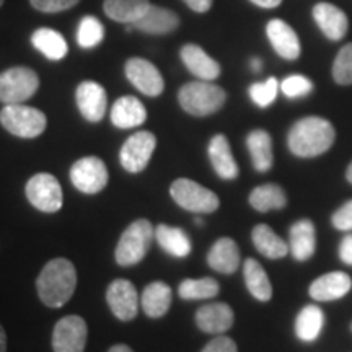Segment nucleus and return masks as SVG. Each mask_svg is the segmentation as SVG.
Here are the masks:
<instances>
[{
    "mask_svg": "<svg viewBox=\"0 0 352 352\" xmlns=\"http://www.w3.org/2000/svg\"><path fill=\"white\" fill-rule=\"evenodd\" d=\"M107 302L113 315L121 321H131L138 316L139 296L134 284L126 279H116L108 285Z\"/></svg>",
    "mask_w": 352,
    "mask_h": 352,
    "instance_id": "ddd939ff",
    "label": "nucleus"
},
{
    "mask_svg": "<svg viewBox=\"0 0 352 352\" xmlns=\"http://www.w3.org/2000/svg\"><path fill=\"white\" fill-rule=\"evenodd\" d=\"M252 239L258 252L270 259H280L290 252L289 245L266 223H259L253 228Z\"/></svg>",
    "mask_w": 352,
    "mask_h": 352,
    "instance_id": "c85d7f7f",
    "label": "nucleus"
},
{
    "mask_svg": "<svg viewBox=\"0 0 352 352\" xmlns=\"http://www.w3.org/2000/svg\"><path fill=\"white\" fill-rule=\"evenodd\" d=\"M26 199L41 212L54 214L64 204V192L56 176L51 173H38L28 179L25 186Z\"/></svg>",
    "mask_w": 352,
    "mask_h": 352,
    "instance_id": "6e6552de",
    "label": "nucleus"
},
{
    "mask_svg": "<svg viewBox=\"0 0 352 352\" xmlns=\"http://www.w3.org/2000/svg\"><path fill=\"white\" fill-rule=\"evenodd\" d=\"M179 25L178 15L168 8L151 6L140 19L132 23L135 30L147 34H168L175 32Z\"/></svg>",
    "mask_w": 352,
    "mask_h": 352,
    "instance_id": "5701e85b",
    "label": "nucleus"
},
{
    "mask_svg": "<svg viewBox=\"0 0 352 352\" xmlns=\"http://www.w3.org/2000/svg\"><path fill=\"white\" fill-rule=\"evenodd\" d=\"M32 43L50 60H60L67 56L69 46L64 36L51 28H39L33 33Z\"/></svg>",
    "mask_w": 352,
    "mask_h": 352,
    "instance_id": "2f4dec72",
    "label": "nucleus"
},
{
    "mask_svg": "<svg viewBox=\"0 0 352 352\" xmlns=\"http://www.w3.org/2000/svg\"><path fill=\"white\" fill-rule=\"evenodd\" d=\"M77 107L82 116L90 122H98L103 120L108 107L107 90L94 80H85L77 87L76 91Z\"/></svg>",
    "mask_w": 352,
    "mask_h": 352,
    "instance_id": "4468645a",
    "label": "nucleus"
},
{
    "mask_svg": "<svg viewBox=\"0 0 352 352\" xmlns=\"http://www.w3.org/2000/svg\"><path fill=\"white\" fill-rule=\"evenodd\" d=\"M186 6L197 13L208 12L212 7V0H183Z\"/></svg>",
    "mask_w": 352,
    "mask_h": 352,
    "instance_id": "37998d69",
    "label": "nucleus"
},
{
    "mask_svg": "<svg viewBox=\"0 0 352 352\" xmlns=\"http://www.w3.org/2000/svg\"><path fill=\"white\" fill-rule=\"evenodd\" d=\"M250 204L258 212L279 210L287 206V196L279 184L266 183L253 189L252 195H250Z\"/></svg>",
    "mask_w": 352,
    "mask_h": 352,
    "instance_id": "7c9ffc66",
    "label": "nucleus"
},
{
    "mask_svg": "<svg viewBox=\"0 0 352 352\" xmlns=\"http://www.w3.org/2000/svg\"><path fill=\"white\" fill-rule=\"evenodd\" d=\"M324 324V314L320 307L307 305L300 310L296 320V334L303 342H314L320 336Z\"/></svg>",
    "mask_w": 352,
    "mask_h": 352,
    "instance_id": "473e14b6",
    "label": "nucleus"
},
{
    "mask_svg": "<svg viewBox=\"0 0 352 352\" xmlns=\"http://www.w3.org/2000/svg\"><path fill=\"white\" fill-rule=\"evenodd\" d=\"M155 239V228L147 219H139L132 222L122 232L120 241L116 245L114 258L120 266H134L145 258Z\"/></svg>",
    "mask_w": 352,
    "mask_h": 352,
    "instance_id": "20e7f679",
    "label": "nucleus"
},
{
    "mask_svg": "<svg viewBox=\"0 0 352 352\" xmlns=\"http://www.w3.org/2000/svg\"><path fill=\"white\" fill-rule=\"evenodd\" d=\"M0 352H7V334L2 324H0Z\"/></svg>",
    "mask_w": 352,
    "mask_h": 352,
    "instance_id": "a18cd8bd",
    "label": "nucleus"
},
{
    "mask_svg": "<svg viewBox=\"0 0 352 352\" xmlns=\"http://www.w3.org/2000/svg\"><path fill=\"white\" fill-rule=\"evenodd\" d=\"M147 120V109L135 96H122L114 101L111 108V122L118 129H132L142 126Z\"/></svg>",
    "mask_w": 352,
    "mask_h": 352,
    "instance_id": "412c9836",
    "label": "nucleus"
},
{
    "mask_svg": "<svg viewBox=\"0 0 352 352\" xmlns=\"http://www.w3.org/2000/svg\"><path fill=\"white\" fill-rule=\"evenodd\" d=\"M246 147L252 155L253 168L259 173H266L272 168L274 155H272L271 135L264 129H254L246 138Z\"/></svg>",
    "mask_w": 352,
    "mask_h": 352,
    "instance_id": "a878e982",
    "label": "nucleus"
},
{
    "mask_svg": "<svg viewBox=\"0 0 352 352\" xmlns=\"http://www.w3.org/2000/svg\"><path fill=\"white\" fill-rule=\"evenodd\" d=\"M77 287L76 266L65 258L46 263L36 280L38 296L44 305L60 308L70 300Z\"/></svg>",
    "mask_w": 352,
    "mask_h": 352,
    "instance_id": "f03ea898",
    "label": "nucleus"
},
{
    "mask_svg": "<svg viewBox=\"0 0 352 352\" xmlns=\"http://www.w3.org/2000/svg\"><path fill=\"white\" fill-rule=\"evenodd\" d=\"M171 300H173V292L170 285L157 280L144 289L140 305L148 318H162L170 310Z\"/></svg>",
    "mask_w": 352,
    "mask_h": 352,
    "instance_id": "393cba45",
    "label": "nucleus"
},
{
    "mask_svg": "<svg viewBox=\"0 0 352 352\" xmlns=\"http://www.w3.org/2000/svg\"><path fill=\"white\" fill-rule=\"evenodd\" d=\"M157 139L152 132L139 131L132 134L129 139L122 144L120 152V160L122 168L129 173H140L147 168L148 162L155 152Z\"/></svg>",
    "mask_w": 352,
    "mask_h": 352,
    "instance_id": "1a4fd4ad",
    "label": "nucleus"
},
{
    "mask_svg": "<svg viewBox=\"0 0 352 352\" xmlns=\"http://www.w3.org/2000/svg\"><path fill=\"white\" fill-rule=\"evenodd\" d=\"M340 258L342 263L352 266V235H346L340 245Z\"/></svg>",
    "mask_w": 352,
    "mask_h": 352,
    "instance_id": "79ce46f5",
    "label": "nucleus"
},
{
    "mask_svg": "<svg viewBox=\"0 0 352 352\" xmlns=\"http://www.w3.org/2000/svg\"><path fill=\"white\" fill-rule=\"evenodd\" d=\"M261 65H263L261 59H256V57L252 59V69L254 70V72H259V70H261Z\"/></svg>",
    "mask_w": 352,
    "mask_h": 352,
    "instance_id": "de8ad7c7",
    "label": "nucleus"
},
{
    "mask_svg": "<svg viewBox=\"0 0 352 352\" xmlns=\"http://www.w3.org/2000/svg\"><path fill=\"white\" fill-rule=\"evenodd\" d=\"M233 321L235 315L226 302L208 303L196 311L197 328L209 334H223L233 327Z\"/></svg>",
    "mask_w": 352,
    "mask_h": 352,
    "instance_id": "2eb2a0df",
    "label": "nucleus"
},
{
    "mask_svg": "<svg viewBox=\"0 0 352 352\" xmlns=\"http://www.w3.org/2000/svg\"><path fill=\"white\" fill-rule=\"evenodd\" d=\"M314 19L324 36L331 39V41H340V39L344 38L347 28H349L346 13L341 8L333 6V3H316L314 8Z\"/></svg>",
    "mask_w": 352,
    "mask_h": 352,
    "instance_id": "a211bd4d",
    "label": "nucleus"
},
{
    "mask_svg": "<svg viewBox=\"0 0 352 352\" xmlns=\"http://www.w3.org/2000/svg\"><path fill=\"white\" fill-rule=\"evenodd\" d=\"M3 6V0H0V7H2Z\"/></svg>",
    "mask_w": 352,
    "mask_h": 352,
    "instance_id": "3c124183",
    "label": "nucleus"
},
{
    "mask_svg": "<svg viewBox=\"0 0 352 352\" xmlns=\"http://www.w3.org/2000/svg\"><path fill=\"white\" fill-rule=\"evenodd\" d=\"M346 178H347V182H349L351 184H352V164L347 166V173H346Z\"/></svg>",
    "mask_w": 352,
    "mask_h": 352,
    "instance_id": "09e8293b",
    "label": "nucleus"
},
{
    "mask_svg": "<svg viewBox=\"0 0 352 352\" xmlns=\"http://www.w3.org/2000/svg\"><path fill=\"white\" fill-rule=\"evenodd\" d=\"M336 139V131L324 118L308 116L290 127L287 145L294 155L300 158L318 157L328 152Z\"/></svg>",
    "mask_w": 352,
    "mask_h": 352,
    "instance_id": "f257e3e1",
    "label": "nucleus"
},
{
    "mask_svg": "<svg viewBox=\"0 0 352 352\" xmlns=\"http://www.w3.org/2000/svg\"><path fill=\"white\" fill-rule=\"evenodd\" d=\"M196 223H197V226H202V219L197 217V219H196Z\"/></svg>",
    "mask_w": 352,
    "mask_h": 352,
    "instance_id": "8fccbe9b",
    "label": "nucleus"
},
{
    "mask_svg": "<svg viewBox=\"0 0 352 352\" xmlns=\"http://www.w3.org/2000/svg\"><path fill=\"white\" fill-rule=\"evenodd\" d=\"M220 285L212 277L201 279H186L179 284L178 294L183 300H206L219 296Z\"/></svg>",
    "mask_w": 352,
    "mask_h": 352,
    "instance_id": "72a5a7b5",
    "label": "nucleus"
},
{
    "mask_svg": "<svg viewBox=\"0 0 352 352\" xmlns=\"http://www.w3.org/2000/svg\"><path fill=\"white\" fill-rule=\"evenodd\" d=\"M88 340L85 320L78 315H67L56 323L52 331L54 352H83Z\"/></svg>",
    "mask_w": 352,
    "mask_h": 352,
    "instance_id": "9b49d317",
    "label": "nucleus"
},
{
    "mask_svg": "<svg viewBox=\"0 0 352 352\" xmlns=\"http://www.w3.org/2000/svg\"><path fill=\"white\" fill-rule=\"evenodd\" d=\"M183 64L192 76H196L201 80L212 82L220 76V65L217 60H214L208 52L197 44H186L179 51Z\"/></svg>",
    "mask_w": 352,
    "mask_h": 352,
    "instance_id": "6ab92c4d",
    "label": "nucleus"
},
{
    "mask_svg": "<svg viewBox=\"0 0 352 352\" xmlns=\"http://www.w3.org/2000/svg\"><path fill=\"white\" fill-rule=\"evenodd\" d=\"M80 0H30L33 8L43 13H59L64 10H69Z\"/></svg>",
    "mask_w": 352,
    "mask_h": 352,
    "instance_id": "58836bf2",
    "label": "nucleus"
},
{
    "mask_svg": "<svg viewBox=\"0 0 352 352\" xmlns=\"http://www.w3.org/2000/svg\"><path fill=\"white\" fill-rule=\"evenodd\" d=\"M333 77L340 85H352V43L338 52L333 64Z\"/></svg>",
    "mask_w": 352,
    "mask_h": 352,
    "instance_id": "e433bc0d",
    "label": "nucleus"
},
{
    "mask_svg": "<svg viewBox=\"0 0 352 352\" xmlns=\"http://www.w3.org/2000/svg\"><path fill=\"white\" fill-rule=\"evenodd\" d=\"M0 124L3 129L21 139H34L41 135L47 126L46 114L26 104H6L0 111Z\"/></svg>",
    "mask_w": 352,
    "mask_h": 352,
    "instance_id": "39448f33",
    "label": "nucleus"
},
{
    "mask_svg": "<svg viewBox=\"0 0 352 352\" xmlns=\"http://www.w3.org/2000/svg\"><path fill=\"white\" fill-rule=\"evenodd\" d=\"M39 88V77L33 69L12 67L0 74V101L3 104L25 103L36 94Z\"/></svg>",
    "mask_w": 352,
    "mask_h": 352,
    "instance_id": "0eeeda50",
    "label": "nucleus"
},
{
    "mask_svg": "<svg viewBox=\"0 0 352 352\" xmlns=\"http://www.w3.org/2000/svg\"><path fill=\"white\" fill-rule=\"evenodd\" d=\"M155 240L165 253L175 258H186L191 253V240H189L188 233L183 228L160 223L155 228Z\"/></svg>",
    "mask_w": 352,
    "mask_h": 352,
    "instance_id": "bb28decb",
    "label": "nucleus"
},
{
    "mask_svg": "<svg viewBox=\"0 0 352 352\" xmlns=\"http://www.w3.org/2000/svg\"><path fill=\"white\" fill-rule=\"evenodd\" d=\"M352 287L351 277L346 272L336 271L320 276L310 285V297L316 302H331L344 297Z\"/></svg>",
    "mask_w": 352,
    "mask_h": 352,
    "instance_id": "f3484780",
    "label": "nucleus"
},
{
    "mask_svg": "<svg viewBox=\"0 0 352 352\" xmlns=\"http://www.w3.org/2000/svg\"><path fill=\"white\" fill-rule=\"evenodd\" d=\"M104 36V28L101 25V21L95 16H85L80 21L77 30V43L78 46L83 47V50H91V47L98 46V44L103 41Z\"/></svg>",
    "mask_w": 352,
    "mask_h": 352,
    "instance_id": "f704fd0d",
    "label": "nucleus"
},
{
    "mask_svg": "<svg viewBox=\"0 0 352 352\" xmlns=\"http://www.w3.org/2000/svg\"><path fill=\"white\" fill-rule=\"evenodd\" d=\"M201 352H239L235 341L232 338L217 334L212 341H209Z\"/></svg>",
    "mask_w": 352,
    "mask_h": 352,
    "instance_id": "a19ab883",
    "label": "nucleus"
},
{
    "mask_svg": "<svg viewBox=\"0 0 352 352\" xmlns=\"http://www.w3.org/2000/svg\"><path fill=\"white\" fill-rule=\"evenodd\" d=\"M331 222L334 228L342 232H351L352 230V199L347 201L346 204H342L336 212L333 214Z\"/></svg>",
    "mask_w": 352,
    "mask_h": 352,
    "instance_id": "ea45409f",
    "label": "nucleus"
},
{
    "mask_svg": "<svg viewBox=\"0 0 352 352\" xmlns=\"http://www.w3.org/2000/svg\"><path fill=\"white\" fill-rule=\"evenodd\" d=\"M243 277L246 289L259 302H270L272 297V285L264 267L256 259L248 258L243 264Z\"/></svg>",
    "mask_w": 352,
    "mask_h": 352,
    "instance_id": "c756f323",
    "label": "nucleus"
},
{
    "mask_svg": "<svg viewBox=\"0 0 352 352\" xmlns=\"http://www.w3.org/2000/svg\"><path fill=\"white\" fill-rule=\"evenodd\" d=\"M209 160L212 168L222 179H235L239 176V165L232 155L230 144L223 134H217L210 139L209 147Z\"/></svg>",
    "mask_w": 352,
    "mask_h": 352,
    "instance_id": "aec40b11",
    "label": "nucleus"
},
{
    "mask_svg": "<svg viewBox=\"0 0 352 352\" xmlns=\"http://www.w3.org/2000/svg\"><path fill=\"white\" fill-rule=\"evenodd\" d=\"M266 33L277 54L287 60L298 59L302 51L300 39H298L297 33L292 30V26L283 20L276 19L267 23Z\"/></svg>",
    "mask_w": 352,
    "mask_h": 352,
    "instance_id": "dca6fc26",
    "label": "nucleus"
},
{
    "mask_svg": "<svg viewBox=\"0 0 352 352\" xmlns=\"http://www.w3.org/2000/svg\"><path fill=\"white\" fill-rule=\"evenodd\" d=\"M108 352H134V351H132L131 347L126 344H116V346H113Z\"/></svg>",
    "mask_w": 352,
    "mask_h": 352,
    "instance_id": "49530a36",
    "label": "nucleus"
},
{
    "mask_svg": "<svg viewBox=\"0 0 352 352\" xmlns=\"http://www.w3.org/2000/svg\"><path fill=\"white\" fill-rule=\"evenodd\" d=\"M279 88L280 85L279 82H277V78L270 77L266 82L253 83V85L250 87V98H252L253 103L258 104L259 108H267L272 101L276 100Z\"/></svg>",
    "mask_w": 352,
    "mask_h": 352,
    "instance_id": "c9c22d12",
    "label": "nucleus"
},
{
    "mask_svg": "<svg viewBox=\"0 0 352 352\" xmlns=\"http://www.w3.org/2000/svg\"><path fill=\"white\" fill-rule=\"evenodd\" d=\"M316 233L311 220L302 219L290 227L289 250L297 261H307L315 254Z\"/></svg>",
    "mask_w": 352,
    "mask_h": 352,
    "instance_id": "4be33fe9",
    "label": "nucleus"
},
{
    "mask_svg": "<svg viewBox=\"0 0 352 352\" xmlns=\"http://www.w3.org/2000/svg\"><path fill=\"white\" fill-rule=\"evenodd\" d=\"M208 264L210 270L220 274H233L240 266L239 245L228 236H222L212 245L208 253Z\"/></svg>",
    "mask_w": 352,
    "mask_h": 352,
    "instance_id": "b1692460",
    "label": "nucleus"
},
{
    "mask_svg": "<svg viewBox=\"0 0 352 352\" xmlns=\"http://www.w3.org/2000/svg\"><path fill=\"white\" fill-rule=\"evenodd\" d=\"M170 195L179 208L196 214L215 212L220 206L219 196L210 189L188 178H179L171 183Z\"/></svg>",
    "mask_w": 352,
    "mask_h": 352,
    "instance_id": "423d86ee",
    "label": "nucleus"
},
{
    "mask_svg": "<svg viewBox=\"0 0 352 352\" xmlns=\"http://www.w3.org/2000/svg\"><path fill=\"white\" fill-rule=\"evenodd\" d=\"M280 90L287 98H300L314 90V83L303 76H290L280 83Z\"/></svg>",
    "mask_w": 352,
    "mask_h": 352,
    "instance_id": "4c0bfd02",
    "label": "nucleus"
},
{
    "mask_svg": "<svg viewBox=\"0 0 352 352\" xmlns=\"http://www.w3.org/2000/svg\"><path fill=\"white\" fill-rule=\"evenodd\" d=\"M124 72L127 80L138 88L140 94L147 96H158L164 91V77H162L160 70L148 60L140 59V57H132L126 63Z\"/></svg>",
    "mask_w": 352,
    "mask_h": 352,
    "instance_id": "f8f14e48",
    "label": "nucleus"
},
{
    "mask_svg": "<svg viewBox=\"0 0 352 352\" xmlns=\"http://www.w3.org/2000/svg\"><path fill=\"white\" fill-rule=\"evenodd\" d=\"M351 328H352V327H351Z\"/></svg>",
    "mask_w": 352,
    "mask_h": 352,
    "instance_id": "603ef678",
    "label": "nucleus"
},
{
    "mask_svg": "<svg viewBox=\"0 0 352 352\" xmlns=\"http://www.w3.org/2000/svg\"><path fill=\"white\" fill-rule=\"evenodd\" d=\"M70 182L85 195H96L108 184V168L98 157H83L70 168Z\"/></svg>",
    "mask_w": 352,
    "mask_h": 352,
    "instance_id": "9d476101",
    "label": "nucleus"
},
{
    "mask_svg": "<svg viewBox=\"0 0 352 352\" xmlns=\"http://www.w3.org/2000/svg\"><path fill=\"white\" fill-rule=\"evenodd\" d=\"M151 0H104L103 10L109 19L132 25L151 7Z\"/></svg>",
    "mask_w": 352,
    "mask_h": 352,
    "instance_id": "cd10ccee",
    "label": "nucleus"
},
{
    "mask_svg": "<svg viewBox=\"0 0 352 352\" xmlns=\"http://www.w3.org/2000/svg\"><path fill=\"white\" fill-rule=\"evenodd\" d=\"M254 6L263 7V8H274L277 6H280L283 0H252Z\"/></svg>",
    "mask_w": 352,
    "mask_h": 352,
    "instance_id": "c03bdc74",
    "label": "nucleus"
},
{
    "mask_svg": "<svg viewBox=\"0 0 352 352\" xmlns=\"http://www.w3.org/2000/svg\"><path fill=\"white\" fill-rule=\"evenodd\" d=\"M227 94L222 87L208 80L189 82L178 91V101L182 108L191 116L204 118L217 113L226 104Z\"/></svg>",
    "mask_w": 352,
    "mask_h": 352,
    "instance_id": "7ed1b4c3",
    "label": "nucleus"
}]
</instances>
